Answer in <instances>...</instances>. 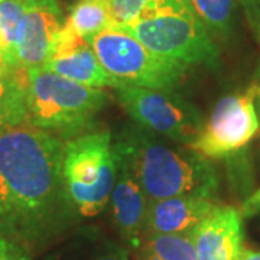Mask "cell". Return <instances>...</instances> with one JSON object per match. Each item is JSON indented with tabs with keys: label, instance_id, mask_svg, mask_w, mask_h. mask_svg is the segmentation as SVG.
Returning a JSON list of instances; mask_svg holds the SVG:
<instances>
[{
	"label": "cell",
	"instance_id": "obj_1",
	"mask_svg": "<svg viewBox=\"0 0 260 260\" xmlns=\"http://www.w3.org/2000/svg\"><path fill=\"white\" fill-rule=\"evenodd\" d=\"M64 142L29 124L0 132V234L30 253L73 223Z\"/></svg>",
	"mask_w": 260,
	"mask_h": 260
},
{
	"label": "cell",
	"instance_id": "obj_2",
	"mask_svg": "<svg viewBox=\"0 0 260 260\" xmlns=\"http://www.w3.org/2000/svg\"><path fill=\"white\" fill-rule=\"evenodd\" d=\"M117 167L127 169L149 201L178 195L214 197L218 177L208 159L171 148L143 126H127L113 145Z\"/></svg>",
	"mask_w": 260,
	"mask_h": 260
},
{
	"label": "cell",
	"instance_id": "obj_3",
	"mask_svg": "<svg viewBox=\"0 0 260 260\" xmlns=\"http://www.w3.org/2000/svg\"><path fill=\"white\" fill-rule=\"evenodd\" d=\"M26 124L73 139L91 130L94 117L109 103L102 88L88 87L45 68L25 70Z\"/></svg>",
	"mask_w": 260,
	"mask_h": 260
},
{
	"label": "cell",
	"instance_id": "obj_4",
	"mask_svg": "<svg viewBox=\"0 0 260 260\" xmlns=\"http://www.w3.org/2000/svg\"><path fill=\"white\" fill-rule=\"evenodd\" d=\"M160 56L184 64H218L220 49L189 0H167L120 26Z\"/></svg>",
	"mask_w": 260,
	"mask_h": 260
},
{
	"label": "cell",
	"instance_id": "obj_5",
	"mask_svg": "<svg viewBox=\"0 0 260 260\" xmlns=\"http://www.w3.org/2000/svg\"><path fill=\"white\" fill-rule=\"evenodd\" d=\"M62 175L77 214L94 217L102 213L117 179V162L110 132L90 130L67 140Z\"/></svg>",
	"mask_w": 260,
	"mask_h": 260
},
{
	"label": "cell",
	"instance_id": "obj_6",
	"mask_svg": "<svg viewBox=\"0 0 260 260\" xmlns=\"http://www.w3.org/2000/svg\"><path fill=\"white\" fill-rule=\"evenodd\" d=\"M88 42L106 71L120 84L175 90L188 74V64L149 51L117 25L97 34Z\"/></svg>",
	"mask_w": 260,
	"mask_h": 260
},
{
	"label": "cell",
	"instance_id": "obj_7",
	"mask_svg": "<svg viewBox=\"0 0 260 260\" xmlns=\"http://www.w3.org/2000/svg\"><path fill=\"white\" fill-rule=\"evenodd\" d=\"M114 91L117 102L138 124L175 142L191 143L204 126L197 107L174 90L121 84Z\"/></svg>",
	"mask_w": 260,
	"mask_h": 260
},
{
	"label": "cell",
	"instance_id": "obj_8",
	"mask_svg": "<svg viewBox=\"0 0 260 260\" xmlns=\"http://www.w3.org/2000/svg\"><path fill=\"white\" fill-rule=\"evenodd\" d=\"M256 84L244 94H232L215 104L210 120L186 148L207 159L229 156L244 148L260 124L254 107Z\"/></svg>",
	"mask_w": 260,
	"mask_h": 260
},
{
	"label": "cell",
	"instance_id": "obj_9",
	"mask_svg": "<svg viewBox=\"0 0 260 260\" xmlns=\"http://www.w3.org/2000/svg\"><path fill=\"white\" fill-rule=\"evenodd\" d=\"M65 22L56 0H25L18 39L19 68H42Z\"/></svg>",
	"mask_w": 260,
	"mask_h": 260
},
{
	"label": "cell",
	"instance_id": "obj_10",
	"mask_svg": "<svg viewBox=\"0 0 260 260\" xmlns=\"http://www.w3.org/2000/svg\"><path fill=\"white\" fill-rule=\"evenodd\" d=\"M42 68L88 87L116 88L121 85L106 71L91 44L80 37L67 22L56 38L51 56Z\"/></svg>",
	"mask_w": 260,
	"mask_h": 260
},
{
	"label": "cell",
	"instance_id": "obj_11",
	"mask_svg": "<svg viewBox=\"0 0 260 260\" xmlns=\"http://www.w3.org/2000/svg\"><path fill=\"white\" fill-rule=\"evenodd\" d=\"M242 213L234 207L215 205L194 234L198 260H240L243 253Z\"/></svg>",
	"mask_w": 260,
	"mask_h": 260
},
{
	"label": "cell",
	"instance_id": "obj_12",
	"mask_svg": "<svg viewBox=\"0 0 260 260\" xmlns=\"http://www.w3.org/2000/svg\"><path fill=\"white\" fill-rule=\"evenodd\" d=\"M215 205L217 203L213 197L195 194L149 201L145 236L195 234L197 227L213 211Z\"/></svg>",
	"mask_w": 260,
	"mask_h": 260
},
{
	"label": "cell",
	"instance_id": "obj_13",
	"mask_svg": "<svg viewBox=\"0 0 260 260\" xmlns=\"http://www.w3.org/2000/svg\"><path fill=\"white\" fill-rule=\"evenodd\" d=\"M110 200L117 232L124 242L138 249L145 236L149 200L127 169L117 167V179Z\"/></svg>",
	"mask_w": 260,
	"mask_h": 260
},
{
	"label": "cell",
	"instance_id": "obj_14",
	"mask_svg": "<svg viewBox=\"0 0 260 260\" xmlns=\"http://www.w3.org/2000/svg\"><path fill=\"white\" fill-rule=\"evenodd\" d=\"M67 23L90 41L106 29L116 26L110 0H80L70 10Z\"/></svg>",
	"mask_w": 260,
	"mask_h": 260
},
{
	"label": "cell",
	"instance_id": "obj_15",
	"mask_svg": "<svg viewBox=\"0 0 260 260\" xmlns=\"http://www.w3.org/2000/svg\"><path fill=\"white\" fill-rule=\"evenodd\" d=\"M139 249V260H198L194 234H146Z\"/></svg>",
	"mask_w": 260,
	"mask_h": 260
},
{
	"label": "cell",
	"instance_id": "obj_16",
	"mask_svg": "<svg viewBox=\"0 0 260 260\" xmlns=\"http://www.w3.org/2000/svg\"><path fill=\"white\" fill-rule=\"evenodd\" d=\"M25 0H0V55L9 68L18 67V39Z\"/></svg>",
	"mask_w": 260,
	"mask_h": 260
},
{
	"label": "cell",
	"instance_id": "obj_17",
	"mask_svg": "<svg viewBox=\"0 0 260 260\" xmlns=\"http://www.w3.org/2000/svg\"><path fill=\"white\" fill-rule=\"evenodd\" d=\"M189 3L211 37H230L236 12L234 0H189Z\"/></svg>",
	"mask_w": 260,
	"mask_h": 260
},
{
	"label": "cell",
	"instance_id": "obj_18",
	"mask_svg": "<svg viewBox=\"0 0 260 260\" xmlns=\"http://www.w3.org/2000/svg\"><path fill=\"white\" fill-rule=\"evenodd\" d=\"M25 70L26 68L16 70L13 84L6 93L0 95V132L15 126L26 124Z\"/></svg>",
	"mask_w": 260,
	"mask_h": 260
},
{
	"label": "cell",
	"instance_id": "obj_19",
	"mask_svg": "<svg viewBox=\"0 0 260 260\" xmlns=\"http://www.w3.org/2000/svg\"><path fill=\"white\" fill-rule=\"evenodd\" d=\"M116 25L124 26L139 16L142 12L156 6L165 0H110Z\"/></svg>",
	"mask_w": 260,
	"mask_h": 260
},
{
	"label": "cell",
	"instance_id": "obj_20",
	"mask_svg": "<svg viewBox=\"0 0 260 260\" xmlns=\"http://www.w3.org/2000/svg\"><path fill=\"white\" fill-rule=\"evenodd\" d=\"M18 68H9L3 58L0 55V95L5 94L10 88V85L15 81Z\"/></svg>",
	"mask_w": 260,
	"mask_h": 260
},
{
	"label": "cell",
	"instance_id": "obj_21",
	"mask_svg": "<svg viewBox=\"0 0 260 260\" xmlns=\"http://www.w3.org/2000/svg\"><path fill=\"white\" fill-rule=\"evenodd\" d=\"M0 260H29V254L16 244L6 242L0 249Z\"/></svg>",
	"mask_w": 260,
	"mask_h": 260
},
{
	"label": "cell",
	"instance_id": "obj_22",
	"mask_svg": "<svg viewBox=\"0 0 260 260\" xmlns=\"http://www.w3.org/2000/svg\"><path fill=\"white\" fill-rule=\"evenodd\" d=\"M94 260H129V253L117 244H109Z\"/></svg>",
	"mask_w": 260,
	"mask_h": 260
},
{
	"label": "cell",
	"instance_id": "obj_23",
	"mask_svg": "<svg viewBox=\"0 0 260 260\" xmlns=\"http://www.w3.org/2000/svg\"><path fill=\"white\" fill-rule=\"evenodd\" d=\"M240 213L243 217H253L260 213V186L243 203Z\"/></svg>",
	"mask_w": 260,
	"mask_h": 260
},
{
	"label": "cell",
	"instance_id": "obj_24",
	"mask_svg": "<svg viewBox=\"0 0 260 260\" xmlns=\"http://www.w3.org/2000/svg\"><path fill=\"white\" fill-rule=\"evenodd\" d=\"M246 18H247V22H249L250 28L253 29L254 35L257 38V41L260 42V8L246 12Z\"/></svg>",
	"mask_w": 260,
	"mask_h": 260
},
{
	"label": "cell",
	"instance_id": "obj_25",
	"mask_svg": "<svg viewBox=\"0 0 260 260\" xmlns=\"http://www.w3.org/2000/svg\"><path fill=\"white\" fill-rule=\"evenodd\" d=\"M244 8V12H250L253 9L260 8V0H239Z\"/></svg>",
	"mask_w": 260,
	"mask_h": 260
},
{
	"label": "cell",
	"instance_id": "obj_26",
	"mask_svg": "<svg viewBox=\"0 0 260 260\" xmlns=\"http://www.w3.org/2000/svg\"><path fill=\"white\" fill-rule=\"evenodd\" d=\"M240 260H260V251L243 250Z\"/></svg>",
	"mask_w": 260,
	"mask_h": 260
},
{
	"label": "cell",
	"instance_id": "obj_27",
	"mask_svg": "<svg viewBox=\"0 0 260 260\" xmlns=\"http://www.w3.org/2000/svg\"><path fill=\"white\" fill-rule=\"evenodd\" d=\"M256 97H259L260 103V84H256Z\"/></svg>",
	"mask_w": 260,
	"mask_h": 260
},
{
	"label": "cell",
	"instance_id": "obj_28",
	"mask_svg": "<svg viewBox=\"0 0 260 260\" xmlns=\"http://www.w3.org/2000/svg\"><path fill=\"white\" fill-rule=\"evenodd\" d=\"M6 242H8V240H5V239L2 237V234H0V249L3 247V244H5V243H6Z\"/></svg>",
	"mask_w": 260,
	"mask_h": 260
}]
</instances>
